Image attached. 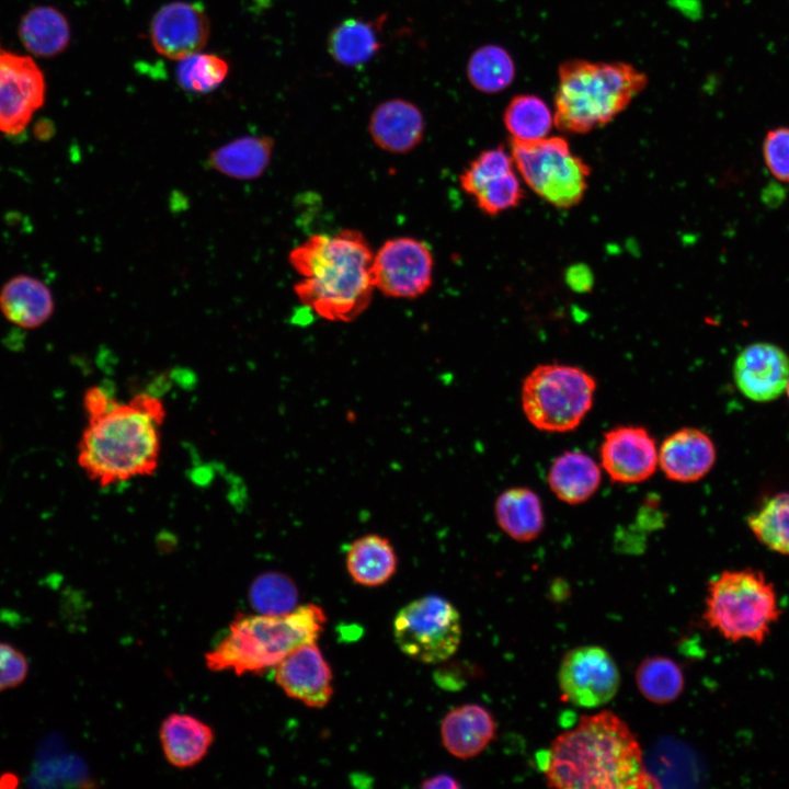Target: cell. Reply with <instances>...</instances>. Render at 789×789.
<instances>
[{"label": "cell", "mask_w": 789, "mask_h": 789, "mask_svg": "<svg viewBox=\"0 0 789 789\" xmlns=\"http://www.w3.org/2000/svg\"><path fill=\"white\" fill-rule=\"evenodd\" d=\"M549 787L561 789H647L656 779L644 764L629 725L605 710L584 714L559 734L538 761Z\"/></svg>", "instance_id": "cell-1"}, {"label": "cell", "mask_w": 789, "mask_h": 789, "mask_svg": "<svg viewBox=\"0 0 789 789\" xmlns=\"http://www.w3.org/2000/svg\"><path fill=\"white\" fill-rule=\"evenodd\" d=\"M165 416V405L156 395L116 399L105 412L87 418L77 447L80 469L101 488L153 474L160 464Z\"/></svg>", "instance_id": "cell-2"}, {"label": "cell", "mask_w": 789, "mask_h": 789, "mask_svg": "<svg viewBox=\"0 0 789 789\" xmlns=\"http://www.w3.org/2000/svg\"><path fill=\"white\" fill-rule=\"evenodd\" d=\"M373 259L367 240L357 230L315 235L289 254L291 266L302 277L295 291L321 318L352 321L371 300Z\"/></svg>", "instance_id": "cell-3"}, {"label": "cell", "mask_w": 789, "mask_h": 789, "mask_svg": "<svg viewBox=\"0 0 789 789\" xmlns=\"http://www.w3.org/2000/svg\"><path fill=\"white\" fill-rule=\"evenodd\" d=\"M325 622V613L316 604L283 615L238 616L226 637L205 655L206 665L237 675L262 674L296 648L316 642Z\"/></svg>", "instance_id": "cell-4"}, {"label": "cell", "mask_w": 789, "mask_h": 789, "mask_svg": "<svg viewBox=\"0 0 789 789\" xmlns=\"http://www.w3.org/2000/svg\"><path fill=\"white\" fill-rule=\"evenodd\" d=\"M648 83L645 73L624 62L570 60L559 69L554 125L587 133L621 113Z\"/></svg>", "instance_id": "cell-5"}, {"label": "cell", "mask_w": 789, "mask_h": 789, "mask_svg": "<svg viewBox=\"0 0 789 789\" xmlns=\"http://www.w3.org/2000/svg\"><path fill=\"white\" fill-rule=\"evenodd\" d=\"M779 614L775 588L761 571L728 570L709 582L704 618L730 641L762 643Z\"/></svg>", "instance_id": "cell-6"}, {"label": "cell", "mask_w": 789, "mask_h": 789, "mask_svg": "<svg viewBox=\"0 0 789 789\" xmlns=\"http://www.w3.org/2000/svg\"><path fill=\"white\" fill-rule=\"evenodd\" d=\"M595 389L594 377L580 367L541 364L524 378L522 409L528 422L539 431H573L591 410Z\"/></svg>", "instance_id": "cell-7"}, {"label": "cell", "mask_w": 789, "mask_h": 789, "mask_svg": "<svg viewBox=\"0 0 789 789\" xmlns=\"http://www.w3.org/2000/svg\"><path fill=\"white\" fill-rule=\"evenodd\" d=\"M511 155L522 179L546 202L569 208L583 198L590 168L564 138L548 136L529 144L512 142Z\"/></svg>", "instance_id": "cell-8"}, {"label": "cell", "mask_w": 789, "mask_h": 789, "mask_svg": "<svg viewBox=\"0 0 789 789\" xmlns=\"http://www.w3.org/2000/svg\"><path fill=\"white\" fill-rule=\"evenodd\" d=\"M393 636L407 656L423 663H439L450 658L460 644V615L441 596L420 597L398 611Z\"/></svg>", "instance_id": "cell-9"}, {"label": "cell", "mask_w": 789, "mask_h": 789, "mask_svg": "<svg viewBox=\"0 0 789 789\" xmlns=\"http://www.w3.org/2000/svg\"><path fill=\"white\" fill-rule=\"evenodd\" d=\"M558 684L563 701L592 709L609 702L617 695L620 673L606 649L581 645L562 656Z\"/></svg>", "instance_id": "cell-10"}, {"label": "cell", "mask_w": 789, "mask_h": 789, "mask_svg": "<svg viewBox=\"0 0 789 789\" xmlns=\"http://www.w3.org/2000/svg\"><path fill=\"white\" fill-rule=\"evenodd\" d=\"M433 266L432 252L422 241L390 239L374 255V286L387 297L416 298L431 287Z\"/></svg>", "instance_id": "cell-11"}, {"label": "cell", "mask_w": 789, "mask_h": 789, "mask_svg": "<svg viewBox=\"0 0 789 789\" xmlns=\"http://www.w3.org/2000/svg\"><path fill=\"white\" fill-rule=\"evenodd\" d=\"M45 96V76L34 59L0 45V132L22 133Z\"/></svg>", "instance_id": "cell-12"}, {"label": "cell", "mask_w": 789, "mask_h": 789, "mask_svg": "<svg viewBox=\"0 0 789 789\" xmlns=\"http://www.w3.org/2000/svg\"><path fill=\"white\" fill-rule=\"evenodd\" d=\"M601 465L614 482L631 484L649 479L659 466V448L650 432L639 425H620L605 433Z\"/></svg>", "instance_id": "cell-13"}, {"label": "cell", "mask_w": 789, "mask_h": 789, "mask_svg": "<svg viewBox=\"0 0 789 789\" xmlns=\"http://www.w3.org/2000/svg\"><path fill=\"white\" fill-rule=\"evenodd\" d=\"M209 34V19L202 5L184 1L160 8L149 27L153 48L173 60L199 53L206 46Z\"/></svg>", "instance_id": "cell-14"}, {"label": "cell", "mask_w": 789, "mask_h": 789, "mask_svg": "<svg viewBox=\"0 0 789 789\" xmlns=\"http://www.w3.org/2000/svg\"><path fill=\"white\" fill-rule=\"evenodd\" d=\"M733 378L746 398L756 402L775 400L789 380V356L774 343H751L737 354Z\"/></svg>", "instance_id": "cell-15"}, {"label": "cell", "mask_w": 789, "mask_h": 789, "mask_svg": "<svg viewBox=\"0 0 789 789\" xmlns=\"http://www.w3.org/2000/svg\"><path fill=\"white\" fill-rule=\"evenodd\" d=\"M284 693L311 708L327 706L333 695L332 671L316 642L302 644L275 666Z\"/></svg>", "instance_id": "cell-16"}, {"label": "cell", "mask_w": 789, "mask_h": 789, "mask_svg": "<svg viewBox=\"0 0 789 789\" xmlns=\"http://www.w3.org/2000/svg\"><path fill=\"white\" fill-rule=\"evenodd\" d=\"M716 457L710 436L695 427L672 433L659 448V466L665 477L683 483L704 478L712 469Z\"/></svg>", "instance_id": "cell-17"}, {"label": "cell", "mask_w": 789, "mask_h": 789, "mask_svg": "<svg viewBox=\"0 0 789 789\" xmlns=\"http://www.w3.org/2000/svg\"><path fill=\"white\" fill-rule=\"evenodd\" d=\"M368 130L382 150L405 153L423 139L425 119L420 107L409 100L396 98L378 104L370 114Z\"/></svg>", "instance_id": "cell-18"}, {"label": "cell", "mask_w": 789, "mask_h": 789, "mask_svg": "<svg viewBox=\"0 0 789 789\" xmlns=\"http://www.w3.org/2000/svg\"><path fill=\"white\" fill-rule=\"evenodd\" d=\"M496 734L492 713L481 705L467 704L450 710L441 724L444 747L457 758L481 754Z\"/></svg>", "instance_id": "cell-19"}, {"label": "cell", "mask_w": 789, "mask_h": 789, "mask_svg": "<svg viewBox=\"0 0 789 789\" xmlns=\"http://www.w3.org/2000/svg\"><path fill=\"white\" fill-rule=\"evenodd\" d=\"M0 310L11 323L24 329H36L52 317L54 298L42 281L30 275H18L2 286Z\"/></svg>", "instance_id": "cell-20"}, {"label": "cell", "mask_w": 789, "mask_h": 789, "mask_svg": "<svg viewBox=\"0 0 789 789\" xmlns=\"http://www.w3.org/2000/svg\"><path fill=\"white\" fill-rule=\"evenodd\" d=\"M160 741L168 762L179 768L199 763L214 741L209 725L188 714L173 713L160 727Z\"/></svg>", "instance_id": "cell-21"}, {"label": "cell", "mask_w": 789, "mask_h": 789, "mask_svg": "<svg viewBox=\"0 0 789 789\" xmlns=\"http://www.w3.org/2000/svg\"><path fill=\"white\" fill-rule=\"evenodd\" d=\"M346 570L352 580L366 587L387 583L398 568V556L391 541L379 534H366L355 539L345 556Z\"/></svg>", "instance_id": "cell-22"}, {"label": "cell", "mask_w": 789, "mask_h": 789, "mask_svg": "<svg viewBox=\"0 0 789 789\" xmlns=\"http://www.w3.org/2000/svg\"><path fill=\"white\" fill-rule=\"evenodd\" d=\"M494 516L499 527L519 542L538 538L545 525L539 496L525 487H513L501 492L494 502Z\"/></svg>", "instance_id": "cell-23"}, {"label": "cell", "mask_w": 789, "mask_h": 789, "mask_svg": "<svg viewBox=\"0 0 789 789\" xmlns=\"http://www.w3.org/2000/svg\"><path fill=\"white\" fill-rule=\"evenodd\" d=\"M547 478L551 491L559 500L568 504H580L597 491L602 473L591 456L571 450L553 460Z\"/></svg>", "instance_id": "cell-24"}, {"label": "cell", "mask_w": 789, "mask_h": 789, "mask_svg": "<svg viewBox=\"0 0 789 789\" xmlns=\"http://www.w3.org/2000/svg\"><path fill=\"white\" fill-rule=\"evenodd\" d=\"M274 140L267 136H243L210 152L208 164L220 174L238 180L261 176L270 164Z\"/></svg>", "instance_id": "cell-25"}, {"label": "cell", "mask_w": 789, "mask_h": 789, "mask_svg": "<svg viewBox=\"0 0 789 789\" xmlns=\"http://www.w3.org/2000/svg\"><path fill=\"white\" fill-rule=\"evenodd\" d=\"M18 35L25 49L38 57H54L70 43V25L56 8L39 5L30 9L19 22Z\"/></svg>", "instance_id": "cell-26"}, {"label": "cell", "mask_w": 789, "mask_h": 789, "mask_svg": "<svg viewBox=\"0 0 789 789\" xmlns=\"http://www.w3.org/2000/svg\"><path fill=\"white\" fill-rule=\"evenodd\" d=\"M381 20L346 19L329 34L328 50L333 60L345 67L368 62L381 46Z\"/></svg>", "instance_id": "cell-27"}, {"label": "cell", "mask_w": 789, "mask_h": 789, "mask_svg": "<svg viewBox=\"0 0 789 789\" xmlns=\"http://www.w3.org/2000/svg\"><path fill=\"white\" fill-rule=\"evenodd\" d=\"M512 142L529 144L548 137L554 117L549 106L536 95H516L503 114Z\"/></svg>", "instance_id": "cell-28"}, {"label": "cell", "mask_w": 789, "mask_h": 789, "mask_svg": "<svg viewBox=\"0 0 789 789\" xmlns=\"http://www.w3.org/2000/svg\"><path fill=\"white\" fill-rule=\"evenodd\" d=\"M634 678L642 697L655 705L675 701L685 686L681 666L671 658L662 655L643 659L636 670Z\"/></svg>", "instance_id": "cell-29"}, {"label": "cell", "mask_w": 789, "mask_h": 789, "mask_svg": "<svg viewBox=\"0 0 789 789\" xmlns=\"http://www.w3.org/2000/svg\"><path fill=\"white\" fill-rule=\"evenodd\" d=\"M466 76L470 84L487 94L506 89L515 78V65L506 49L495 44H487L470 55Z\"/></svg>", "instance_id": "cell-30"}, {"label": "cell", "mask_w": 789, "mask_h": 789, "mask_svg": "<svg viewBox=\"0 0 789 789\" xmlns=\"http://www.w3.org/2000/svg\"><path fill=\"white\" fill-rule=\"evenodd\" d=\"M754 536L766 547L789 554V493H777L747 516Z\"/></svg>", "instance_id": "cell-31"}, {"label": "cell", "mask_w": 789, "mask_h": 789, "mask_svg": "<svg viewBox=\"0 0 789 789\" xmlns=\"http://www.w3.org/2000/svg\"><path fill=\"white\" fill-rule=\"evenodd\" d=\"M299 594L295 582L279 572H265L250 586L249 599L252 607L264 615H283L297 607Z\"/></svg>", "instance_id": "cell-32"}, {"label": "cell", "mask_w": 789, "mask_h": 789, "mask_svg": "<svg viewBox=\"0 0 789 789\" xmlns=\"http://www.w3.org/2000/svg\"><path fill=\"white\" fill-rule=\"evenodd\" d=\"M176 80L182 89L208 93L217 89L229 72L226 59L215 54L196 53L179 60Z\"/></svg>", "instance_id": "cell-33"}, {"label": "cell", "mask_w": 789, "mask_h": 789, "mask_svg": "<svg viewBox=\"0 0 789 789\" xmlns=\"http://www.w3.org/2000/svg\"><path fill=\"white\" fill-rule=\"evenodd\" d=\"M472 196L483 213L493 216L516 207L523 198V188L512 170L491 178Z\"/></svg>", "instance_id": "cell-34"}, {"label": "cell", "mask_w": 789, "mask_h": 789, "mask_svg": "<svg viewBox=\"0 0 789 789\" xmlns=\"http://www.w3.org/2000/svg\"><path fill=\"white\" fill-rule=\"evenodd\" d=\"M514 161L503 147L487 149L465 169L460 175L462 190L473 195L491 178L513 170Z\"/></svg>", "instance_id": "cell-35"}, {"label": "cell", "mask_w": 789, "mask_h": 789, "mask_svg": "<svg viewBox=\"0 0 789 789\" xmlns=\"http://www.w3.org/2000/svg\"><path fill=\"white\" fill-rule=\"evenodd\" d=\"M762 153L769 173L779 182L789 184V127L769 129L763 139Z\"/></svg>", "instance_id": "cell-36"}, {"label": "cell", "mask_w": 789, "mask_h": 789, "mask_svg": "<svg viewBox=\"0 0 789 789\" xmlns=\"http://www.w3.org/2000/svg\"><path fill=\"white\" fill-rule=\"evenodd\" d=\"M28 674L26 656L7 642H0V691L20 686Z\"/></svg>", "instance_id": "cell-37"}, {"label": "cell", "mask_w": 789, "mask_h": 789, "mask_svg": "<svg viewBox=\"0 0 789 789\" xmlns=\"http://www.w3.org/2000/svg\"><path fill=\"white\" fill-rule=\"evenodd\" d=\"M116 398L104 386H92L83 395V409L87 418L105 412Z\"/></svg>", "instance_id": "cell-38"}, {"label": "cell", "mask_w": 789, "mask_h": 789, "mask_svg": "<svg viewBox=\"0 0 789 789\" xmlns=\"http://www.w3.org/2000/svg\"><path fill=\"white\" fill-rule=\"evenodd\" d=\"M568 282L571 287L578 290H585L592 284L591 274L585 266L576 265L568 273Z\"/></svg>", "instance_id": "cell-39"}, {"label": "cell", "mask_w": 789, "mask_h": 789, "mask_svg": "<svg viewBox=\"0 0 789 789\" xmlns=\"http://www.w3.org/2000/svg\"><path fill=\"white\" fill-rule=\"evenodd\" d=\"M421 787L428 788V789H432V788H438V789L439 788H447V789L453 788V789H455V788H459L460 786L457 782V780L455 778H453L451 776L442 774V775H436L432 778L426 779L421 785Z\"/></svg>", "instance_id": "cell-40"}, {"label": "cell", "mask_w": 789, "mask_h": 789, "mask_svg": "<svg viewBox=\"0 0 789 789\" xmlns=\"http://www.w3.org/2000/svg\"><path fill=\"white\" fill-rule=\"evenodd\" d=\"M786 389H787V393H788V397H789V380H788V384H787Z\"/></svg>", "instance_id": "cell-41"}]
</instances>
